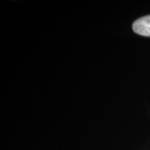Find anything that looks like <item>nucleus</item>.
Masks as SVG:
<instances>
[{
  "instance_id": "nucleus-1",
  "label": "nucleus",
  "mask_w": 150,
  "mask_h": 150,
  "mask_svg": "<svg viewBox=\"0 0 150 150\" xmlns=\"http://www.w3.org/2000/svg\"><path fill=\"white\" fill-rule=\"evenodd\" d=\"M132 28L137 34L150 37V16L136 20L133 24Z\"/></svg>"
}]
</instances>
